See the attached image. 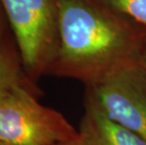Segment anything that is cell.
<instances>
[{"mask_svg":"<svg viewBox=\"0 0 146 145\" xmlns=\"http://www.w3.org/2000/svg\"><path fill=\"white\" fill-rule=\"evenodd\" d=\"M146 28L99 0H58V47L48 73L85 86L141 62Z\"/></svg>","mask_w":146,"mask_h":145,"instance_id":"1","label":"cell"},{"mask_svg":"<svg viewBox=\"0 0 146 145\" xmlns=\"http://www.w3.org/2000/svg\"><path fill=\"white\" fill-rule=\"evenodd\" d=\"M0 145H13V144H11V143H8V142H5V141L0 140ZM62 145H78V140L74 141V142H71V143H67V144H62Z\"/></svg>","mask_w":146,"mask_h":145,"instance_id":"9","label":"cell"},{"mask_svg":"<svg viewBox=\"0 0 146 145\" xmlns=\"http://www.w3.org/2000/svg\"><path fill=\"white\" fill-rule=\"evenodd\" d=\"M22 67L20 55L0 38V98L16 86L27 84Z\"/></svg>","mask_w":146,"mask_h":145,"instance_id":"6","label":"cell"},{"mask_svg":"<svg viewBox=\"0 0 146 145\" xmlns=\"http://www.w3.org/2000/svg\"><path fill=\"white\" fill-rule=\"evenodd\" d=\"M141 65L143 66L144 70L146 71V42H145V44H144L143 52H142V56H141Z\"/></svg>","mask_w":146,"mask_h":145,"instance_id":"8","label":"cell"},{"mask_svg":"<svg viewBox=\"0 0 146 145\" xmlns=\"http://www.w3.org/2000/svg\"><path fill=\"white\" fill-rule=\"evenodd\" d=\"M63 114L43 106L27 84L0 98V140L13 145H62L78 140Z\"/></svg>","mask_w":146,"mask_h":145,"instance_id":"2","label":"cell"},{"mask_svg":"<svg viewBox=\"0 0 146 145\" xmlns=\"http://www.w3.org/2000/svg\"><path fill=\"white\" fill-rule=\"evenodd\" d=\"M27 77L49 73L58 47V0H0Z\"/></svg>","mask_w":146,"mask_h":145,"instance_id":"3","label":"cell"},{"mask_svg":"<svg viewBox=\"0 0 146 145\" xmlns=\"http://www.w3.org/2000/svg\"><path fill=\"white\" fill-rule=\"evenodd\" d=\"M86 101L146 140V71L141 62L86 86Z\"/></svg>","mask_w":146,"mask_h":145,"instance_id":"4","label":"cell"},{"mask_svg":"<svg viewBox=\"0 0 146 145\" xmlns=\"http://www.w3.org/2000/svg\"><path fill=\"white\" fill-rule=\"evenodd\" d=\"M2 5H1V2H0V33H1V30H2Z\"/></svg>","mask_w":146,"mask_h":145,"instance_id":"10","label":"cell"},{"mask_svg":"<svg viewBox=\"0 0 146 145\" xmlns=\"http://www.w3.org/2000/svg\"><path fill=\"white\" fill-rule=\"evenodd\" d=\"M102 4L146 28V0H99Z\"/></svg>","mask_w":146,"mask_h":145,"instance_id":"7","label":"cell"},{"mask_svg":"<svg viewBox=\"0 0 146 145\" xmlns=\"http://www.w3.org/2000/svg\"><path fill=\"white\" fill-rule=\"evenodd\" d=\"M78 135V145H146L145 140L113 122L87 101Z\"/></svg>","mask_w":146,"mask_h":145,"instance_id":"5","label":"cell"}]
</instances>
